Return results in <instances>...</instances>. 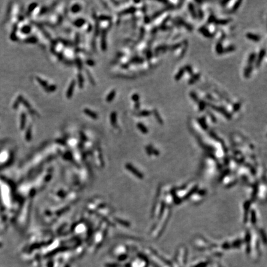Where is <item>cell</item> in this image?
Instances as JSON below:
<instances>
[{
  "label": "cell",
  "mask_w": 267,
  "mask_h": 267,
  "mask_svg": "<svg viewBox=\"0 0 267 267\" xmlns=\"http://www.w3.org/2000/svg\"><path fill=\"white\" fill-rule=\"evenodd\" d=\"M207 105H208L210 107H211L215 111L221 113L222 115H224L226 118H227V120H231V118H232L231 114L226 110L225 108H224L223 106H217L215 105H213V104H210V103H207Z\"/></svg>",
  "instance_id": "1"
},
{
  "label": "cell",
  "mask_w": 267,
  "mask_h": 267,
  "mask_svg": "<svg viewBox=\"0 0 267 267\" xmlns=\"http://www.w3.org/2000/svg\"><path fill=\"white\" fill-rule=\"evenodd\" d=\"M265 54H266V51L265 49H262V50L260 51L259 55H258V56H257V58H256V62H255L256 68H259V67L260 66L261 63H262V61H263V58L265 57Z\"/></svg>",
  "instance_id": "2"
},
{
  "label": "cell",
  "mask_w": 267,
  "mask_h": 267,
  "mask_svg": "<svg viewBox=\"0 0 267 267\" xmlns=\"http://www.w3.org/2000/svg\"><path fill=\"white\" fill-rule=\"evenodd\" d=\"M76 80H73L71 82V84H70L69 86L68 87V89L66 92V96L68 98H71V97L72 96V95H73L74 90L75 86H76Z\"/></svg>",
  "instance_id": "3"
},
{
  "label": "cell",
  "mask_w": 267,
  "mask_h": 267,
  "mask_svg": "<svg viewBox=\"0 0 267 267\" xmlns=\"http://www.w3.org/2000/svg\"><path fill=\"white\" fill-rule=\"evenodd\" d=\"M199 32H200V33L205 37H207V38H211V37H213V34H212V33H211L204 26L201 27L200 28H199Z\"/></svg>",
  "instance_id": "4"
},
{
  "label": "cell",
  "mask_w": 267,
  "mask_h": 267,
  "mask_svg": "<svg viewBox=\"0 0 267 267\" xmlns=\"http://www.w3.org/2000/svg\"><path fill=\"white\" fill-rule=\"evenodd\" d=\"M246 37L248 39H249V40L255 42H259L261 39V37L259 35H257V34H255V33H251V32L246 33Z\"/></svg>",
  "instance_id": "5"
},
{
  "label": "cell",
  "mask_w": 267,
  "mask_h": 267,
  "mask_svg": "<svg viewBox=\"0 0 267 267\" xmlns=\"http://www.w3.org/2000/svg\"><path fill=\"white\" fill-rule=\"evenodd\" d=\"M188 8H189V12H190V13H191V16H192L193 18H197V12L195 11V9L194 4L192 3H189V4H188Z\"/></svg>",
  "instance_id": "6"
},
{
  "label": "cell",
  "mask_w": 267,
  "mask_h": 267,
  "mask_svg": "<svg viewBox=\"0 0 267 267\" xmlns=\"http://www.w3.org/2000/svg\"><path fill=\"white\" fill-rule=\"evenodd\" d=\"M84 112L85 115L88 116L89 117H90V118H93V120H96V119H97V118H98V116H97L96 113H95V112H93V111L89 110L88 108H85V109H84Z\"/></svg>",
  "instance_id": "7"
},
{
  "label": "cell",
  "mask_w": 267,
  "mask_h": 267,
  "mask_svg": "<svg viewBox=\"0 0 267 267\" xmlns=\"http://www.w3.org/2000/svg\"><path fill=\"white\" fill-rule=\"evenodd\" d=\"M137 11V8L135 7L131 6L130 8L126 9L123 11H121L120 12L121 15H124V14H134L135 12Z\"/></svg>",
  "instance_id": "8"
},
{
  "label": "cell",
  "mask_w": 267,
  "mask_h": 267,
  "mask_svg": "<svg viewBox=\"0 0 267 267\" xmlns=\"http://www.w3.org/2000/svg\"><path fill=\"white\" fill-rule=\"evenodd\" d=\"M253 71V66L252 65H248L244 69V75L246 78H249L251 73Z\"/></svg>",
  "instance_id": "9"
},
{
  "label": "cell",
  "mask_w": 267,
  "mask_h": 267,
  "mask_svg": "<svg viewBox=\"0 0 267 267\" xmlns=\"http://www.w3.org/2000/svg\"><path fill=\"white\" fill-rule=\"evenodd\" d=\"M231 21V19H216L214 23L216 25H226L227 24L229 23Z\"/></svg>",
  "instance_id": "10"
},
{
  "label": "cell",
  "mask_w": 267,
  "mask_h": 267,
  "mask_svg": "<svg viewBox=\"0 0 267 267\" xmlns=\"http://www.w3.org/2000/svg\"><path fill=\"white\" fill-rule=\"evenodd\" d=\"M197 121L199 123V124L200 125L201 127H202L203 129L204 130L207 129V125L206 124L205 116H202V118H198Z\"/></svg>",
  "instance_id": "11"
},
{
  "label": "cell",
  "mask_w": 267,
  "mask_h": 267,
  "mask_svg": "<svg viewBox=\"0 0 267 267\" xmlns=\"http://www.w3.org/2000/svg\"><path fill=\"white\" fill-rule=\"evenodd\" d=\"M101 48L103 51H105L106 49V31L104 30L102 32V37H101Z\"/></svg>",
  "instance_id": "12"
},
{
  "label": "cell",
  "mask_w": 267,
  "mask_h": 267,
  "mask_svg": "<svg viewBox=\"0 0 267 267\" xmlns=\"http://www.w3.org/2000/svg\"><path fill=\"white\" fill-rule=\"evenodd\" d=\"M216 52L218 55H221L223 53H224V48L223 47L222 43L221 42V41L218 42L216 45Z\"/></svg>",
  "instance_id": "13"
},
{
  "label": "cell",
  "mask_w": 267,
  "mask_h": 267,
  "mask_svg": "<svg viewBox=\"0 0 267 267\" xmlns=\"http://www.w3.org/2000/svg\"><path fill=\"white\" fill-rule=\"evenodd\" d=\"M184 72H185V70H184V68H181L179 70V71L177 72V74H176L175 77H174V79H175L176 81H179V80L182 78V77L184 76Z\"/></svg>",
  "instance_id": "14"
},
{
  "label": "cell",
  "mask_w": 267,
  "mask_h": 267,
  "mask_svg": "<svg viewBox=\"0 0 267 267\" xmlns=\"http://www.w3.org/2000/svg\"><path fill=\"white\" fill-rule=\"evenodd\" d=\"M200 73L194 74L193 76H192V77H191L190 80H189V82H188V83H189L190 85L195 83V82L200 78Z\"/></svg>",
  "instance_id": "15"
},
{
  "label": "cell",
  "mask_w": 267,
  "mask_h": 267,
  "mask_svg": "<svg viewBox=\"0 0 267 267\" xmlns=\"http://www.w3.org/2000/svg\"><path fill=\"white\" fill-rule=\"evenodd\" d=\"M256 58H257V55L255 53H251V55H249V58H248V65H252V64L256 60Z\"/></svg>",
  "instance_id": "16"
},
{
  "label": "cell",
  "mask_w": 267,
  "mask_h": 267,
  "mask_svg": "<svg viewBox=\"0 0 267 267\" xmlns=\"http://www.w3.org/2000/svg\"><path fill=\"white\" fill-rule=\"evenodd\" d=\"M242 3V1H236V3H235V4H234V5L232 6V8H231V9L230 10V11H229V12H231V13H233V12H235L236 11L239 9V8L240 7V6H241V3Z\"/></svg>",
  "instance_id": "17"
},
{
  "label": "cell",
  "mask_w": 267,
  "mask_h": 267,
  "mask_svg": "<svg viewBox=\"0 0 267 267\" xmlns=\"http://www.w3.org/2000/svg\"><path fill=\"white\" fill-rule=\"evenodd\" d=\"M168 48H169V47L167 46V45H159V46H158V47H157L156 48H155V52L156 53H158V52H161H161H165V51H166V50H168Z\"/></svg>",
  "instance_id": "18"
},
{
  "label": "cell",
  "mask_w": 267,
  "mask_h": 267,
  "mask_svg": "<svg viewBox=\"0 0 267 267\" xmlns=\"http://www.w3.org/2000/svg\"><path fill=\"white\" fill-rule=\"evenodd\" d=\"M85 22H86V21H85V20L84 19H77V20L74 22V24L75 26L77 27H80L82 26L84 24H85Z\"/></svg>",
  "instance_id": "19"
},
{
  "label": "cell",
  "mask_w": 267,
  "mask_h": 267,
  "mask_svg": "<svg viewBox=\"0 0 267 267\" xmlns=\"http://www.w3.org/2000/svg\"><path fill=\"white\" fill-rule=\"evenodd\" d=\"M168 10V9L167 7H166L164 9H161V10L160 11H158L155 12L153 14L152 17H151V19H156L158 17H159V16H161V14H162L163 12H164L165 11H167Z\"/></svg>",
  "instance_id": "20"
},
{
  "label": "cell",
  "mask_w": 267,
  "mask_h": 267,
  "mask_svg": "<svg viewBox=\"0 0 267 267\" xmlns=\"http://www.w3.org/2000/svg\"><path fill=\"white\" fill-rule=\"evenodd\" d=\"M115 96H116V91H115V90H112V91L108 94V96H106V101H108V102H111V101L114 99Z\"/></svg>",
  "instance_id": "21"
},
{
  "label": "cell",
  "mask_w": 267,
  "mask_h": 267,
  "mask_svg": "<svg viewBox=\"0 0 267 267\" xmlns=\"http://www.w3.org/2000/svg\"><path fill=\"white\" fill-rule=\"evenodd\" d=\"M143 61H144V60L140 57H134L132 59H131L130 61L131 63H135V64H142L143 63Z\"/></svg>",
  "instance_id": "22"
},
{
  "label": "cell",
  "mask_w": 267,
  "mask_h": 267,
  "mask_svg": "<svg viewBox=\"0 0 267 267\" xmlns=\"http://www.w3.org/2000/svg\"><path fill=\"white\" fill-rule=\"evenodd\" d=\"M153 114H154V116H155V118H156V120H157L158 122H159L161 124H163V121L162 119H161V116H160V115H159V112L157 111V110H156V109H154L153 110Z\"/></svg>",
  "instance_id": "23"
},
{
  "label": "cell",
  "mask_w": 267,
  "mask_h": 267,
  "mask_svg": "<svg viewBox=\"0 0 267 267\" xmlns=\"http://www.w3.org/2000/svg\"><path fill=\"white\" fill-rule=\"evenodd\" d=\"M199 111H203L205 109V107L207 106V103L204 100H199Z\"/></svg>",
  "instance_id": "24"
},
{
  "label": "cell",
  "mask_w": 267,
  "mask_h": 267,
  "mask_svg": "<svg viewBox=\"0 0 267 267\" xmlns=\"http://www.w3.org/2000/svg\"><path fill=\"white\" fill-rule=\"evenodd\" d=\"M80 9H81V6L79 4H75L71 8V11L73 13L78 12H79L80 11Z\"/></svg>",
  "instance_id": "25"
},
{
  "label": "cell",
  "mask_w": 267,
  "mask_h": 267,
  "mask_svg": "<svg viewBox=\"0 0 267 267\" xmlns=\"http://www.w3.org/2000/svg\"><path fill=\"white\" fill-rule=\"evenodd\" d=\"M21 32L24 34H28L31 32V27L29 25H25L21 28Z\"/></svg>",
  "instance_id": "26"
},
{
  "label": "cell",
  "mask_w": 267,
  "mask_h": 267,
  "mask_svg": "<svg viewBox=\"0 0 267 267\" xmlns=\"http://www.w3.org/2000/svg\"><path fill=\"white\" fill-rule=\"evenodd\" d=\"M36 79H37V82H38V83L40 84V85L43 87L46 88L47 87H48V83H47L46 81L43 80H42V79L40 78V77H36Z\"/></svg>",
  "instance_id": "27"
},
{
  "label": "cell",
  "mask_w": 267,
  "mask_h": 267,
  "mask_svg": "<svg viewBox=\"0 0 267 267\" xmlns=\"http://www.w3.org/2000/svg\"><path fill=\"white\" fill-rule=\"evenodd\" d=\"M137 127H138V128H139V129L140 130V131H141V132H142L143 133H145H145H147L148 132V130H147V128L144 126V125L142 123H138Z\"/></svg>",
  "instance_id": "28"
},
{
  "label": "cell",
  "mask_w": 267,
  "mask_h": 267,
  "mask_svg": "<svg viewBox=\"0 0 267 267\" xmlns=\"http://www.w3.org/2000/svg\"><path fill=\"white\" fill-rule=\"evenodd\" d=\"M16 32H17V25H15V27H14L13 30L12 32L11 35V39L13 41H16L17 40V37H16Z\"/></svg>",
  "instance_id": "29"
},
{
  "label": "cell",
  "mask_w": 267,
  "mask_h": 267,
  "mask_svg": "<svg viewBox=\"0 0 267 267\" xmlns=\"http://www.w3.org/2000/svg\"><path fill=\"white\" fill-rule=\"evenodd\" d=\"M184 69L185 70V71L187 72L191 76L194 75V71H193L192 68L191 67V66H190V65H186V66H185L184 67Z\"/></svg>",
  "instance_id": "30"
},
{
  "label": "cell",
  "mask_w": 267,
  "mask_h": 267,
  "mask_svg": "<svg viewBox=\"0 0 267 267\" xmlns=\"http://www.w3.org/2000/svg\"><path fill=\"white\" fill-rule=\"evenodd\" d=\"M98 19L101 21H110L111 20V17L106 15H101L100 16Z\"/></svg>",
  "instance_id": "31"
},
{
  "label": "cell",
  "mask_w": 267,
  "mask_h": 267,
  "mask_svg": "<svg viewBox=\"0 0 267 267\" xmlns=\"http://www.w3.org/2000/svg\"><path fill=\"white\" fill-rule=\"evenodd\" d=\"M25 42L28 43H35L37 42V38L34 37H28L25 39Z\"/></svg>",
  "instance_id": "32"
},
{
  "label": "cell",
  "mask_w": 267,
  "mask_h": 267,
  "mask_svg": "<svg viewBox=\"0 0 267 267\" xmlns=\"http://www.w3.org/2000/svg\"><path fill=\"white\" fill-rule=\"evenodd\" d=\"M111 118V123L113 125H115L116 124V112H113L111 114L110 116Z\"/></svg>",
  "instance_id": "33"
},
{
  "label": "cell",
  "mask_w": 267,
  "mask_h": 267,
  "mask_svg": "<svg viewBox=\"0 0 267 267\" xmlns=\"http://www.w3.org/2000/svg\"><path fill=\"white\" fill-rule=\"evenodd\" d=\"M190 96L191 97V98L194 100L195 102H199V97H198L197 95L196 94L195 92H191V93H190Z\"/></svg>",
  "instance_id": "34"
},
{
  "label": "cell",
  "mask_w": 267,
  "mask_h": 267,
  "mask_svg": "<svg viewBox=\"0 0 267 267\" xmlns=\"http://www.w3.org/2000/svg\"><path fill=\"white\" fill-rule=\"evenodd\" d=\"M21 128L22 129V128L24 127V126L25 125V123H26V115H25V113H22L21 115Z\"/></svg>",
  "instance_id": "35"
},
{
  "label": "cell",
  "mask_w": 267,
  "mask_h": 267,
  "mask_svg": "<svg viewBox=\"0 0 267 267\" xmlns=\"http://www.w3.org/2000/svg\"><path fill=\"white\" fill-rule=\"evenodd\" d=\"M197 16L199 18V19H202L204 17V12L202 10V9L200 8H199L197 10Z\"/></svg>",
  "instance_id": "36"
},
{
  "label": "cell",
  "mask_w": 267,
  "mask_h": 267,
  "mask_svg": "<svg viewBox=\"0 0 267 267\" xmlns=\"http://www.w3.org/2000/svg\"><path fill=\"white\" fill-rule=\"evenodd\" d=\"M151 112L149 111H147V110H143V111H140V113H138V116H150V115H151Z\"/></svg>",
  "instance_id": "37"
},
{
  "label": "cell",
  "mask_w": 267,
  "mask_h": 267,
  "mask_svg": "<svg viewBox=\"0 0 267 267\" xmlns=\"http://www.w3.org/2000/svg\"><path fill=\"white\" fill-rule=\"evenodd\" d=\"M241 103H239V102H237V103H236L235 104H234V105H233V109H232L233 112L235 113V112H237V111H239L240 108H241Z\"/></svg>",
  "instance_id": "38"
},
{
  "label": "cell",
  "mask_w": 267,
  "mask_h": 267,
  "mask_svg": "<svg viewBox=\"0 0 267 267\" xmlns=\"http://www.w3.org/2000/svg\"><path fill=\"white\" fill-rule=\"evenodd\" d=\"M78 80H79V85L80 86V87L82 88V87H83V84H84V80L83 76H82L80 74L78 75Z\"/></svg>",
  "instance_id": "39"
},
{
  "label": "cell",
  "mask_w": 267,
  "mask_h": 267,
  "mask_svg": "<svg viewBox=\"0 0 267 267\" xmlns=\"http://www.w3.org/2000/svg\"><path fill=\"white\" fill-rule=\"evenodd\" d=\"M37 6V4L36 3H32L29 6V7H28V14L31 13L33 11V9H34Z\"/></svg>",
  "instance_id": "40"
},
{
  "label": "cell",
  "mask_w": 267,
  "mask_h": 267,
  "mask_svg": "<svg viewBox=\"0 0 267 267\" xmlns=\"http://www.w3.org/2000/svg\"><path fill=\"white\" fill-rule=\"evenodd\" d=\"M235 50V47L234 45H230L226 48L224 49V53H229Z\"/></svg>",
  "instance_id": "41"
},
{
  "label": "cell",
  "mask_w": 267,
  "mask_h": 267,
  "mask_svg": "<svg viewBox=\"0 0 267 267\" xmlns=\"http://www.w3.org/2000/svg\"><path fill=\"white\" fill-rule=\"evenodd\" d=\"M216 20V17L213 14H211V15L209 16V17H208V19L207 23L208 24L214 23Z\"/></svg>",
  "instance_id": "42"
},
{
  "label": "cell",
  "mask_w": 267,
  "mask_h": 267,
  "mask_svg": "<svg viewBox=\"0 0 267 267\" xmlns=\"http://www.w3.org/2000/svg\"><path fill=\"white\" fill-rule=\"evenodd\" d=\"M182 46V43H176V44H175V45H173V46H171V47H169V49H170V50H176V49H178V48H180V47Z\"/></svg>",
  "instance_id": "43"
},
{
  "label": "cell",
  "mask_w": 267,
  "mask_h": 267,
  "mask_svg": "<svg viewBox=\"0 0 267 267\" xmlns=\"http://www.w3.org/2000/svg\"><path fill=\"white\" fill-rule=\"evenodd\" d=\"M139 98H140L139 95L138 94H137V93H135V94L132 95V100L134 101H135V103L139 102Z\"/></svg>",
  "instance_id": "44"
},
{
  "label": "cell",
  "mask_w": 267,
  "mask_h": 267,
  "mask_svg": "<svg viewBox=\"0 0 267 267\" xmlns=\"http://www.w3.org/2000/svg\"><path fill=\"white\" fill-rule=\"evenodd\" d=\"M56 88V87L55 86V85H50L49 87H47V88H46V90L48 92H52L55 91Z\"/></svg>",
  "instance_id": "45"
},
{
  "label": "cell",
  "mask_w": 267,
  "mask_h": 267,
  "mask_svg": "<svg viewBox=\"0 0 267 267\" xmlns=\"http://www.w3.org/2000/svg\"><path fill=\"white\" fill-rule=\"evenodd\" d=\"M21 102H22V103H24V106H25L27 108H28V110H31V106H30V105L28 103V101H27V100L24 99V98H22V99Z\"/></svg>",
  "instance_id": "46"
},
{
  "label": "cell",
  "mask_w": 267,
  "mask_h": 267,
  "mask_svg": "<svg viewBox=\"0 0 267 267\" xmlns=\"http://www.w3.org/2000/svg\"><path fill=\"white\" fill-rule=\"evenodd\" d=\"M207 113L208 114L210 117L211 121H212L213 122H216V117L214 116V115H213V113H211V112H210V111H207Z\"/></svg>",
  "instance_id": "47"
},
{
  "label": "cell",
  "mask_w": 267,
  "mask_h": 267,
  "mask_svg": "<svg viewBox=\"0 0 267 267\" xmlns=\"http://www.w3.org/2000/svg\"><path fill=\"white\" fill-rule=\"evenodd\" d=\"M146 56H147V59H150V58H151V57L153 56V53L152 52L150 51V50H148L147 52L146 53Z\"/></svg>",
  "instance_id": "48"
},
{
  "label": "cell",
  "mask_w": 267,
  "mask_h": 267,
  "mask_svg": "<svg viewBox=\"0 0 267 267\" xmlns=\"http://www.w3.org/2000/svg\"><path fill=\"white\" fill-rule=\"evenodd\" d=\"M87 76H88V78L90 79V82H91V83L93 85V84H95V82H94V81H93V79H92V77L91 75H90V72H87Z\"/></svg>",
  "instance_id": "49"
},
{
  "label": "cell",
  "mask_w": 267,
  "mask_h": 267,
  "mask_svg": "<svg viewBox=\"0 0 267 267\" xmlns=\"http://www.w3.org/2000/svg\"><path fill=\"white\" fill-rule=\"evenodd\" d=\"M76 61H77V66H78V67L79 68V69H81L82 68V64H81V62H80V59H79H79H77Z\"/></svg>",
  "instance_id": "50"
},
{
  "label": "cell",
  "mask_w": 267,
  "mask_h": 267,
  "mask_svg": "<svg viewBox=\"0 0 267 267\" xmlns=\"http://www.w3.org/2000/svg\"><path fill=\"white\" fill-rule=\"evenodd\" d=\"M228 3H229V1H221V6H223V7L226 6V4H227Z\"/></svg>",
  "instance_id": "51"
},
{
  "label": "cell",
  "mask_w": 267,
  "mask_h": 267,
  "mask_svg": "<svg viewBox=\"0 0 267 267\" xmlns=\"http://www.w3.org/2000/svg\"><path fill=\"white\" fill-rule=\"evenodd\" d=\"M206 97L208 98V99L209 100H215V98L213 97L211 95H209V94H207V95H206Z\"/></svg>",
  "instance_id": "52"
},
{
  "label": "cell",
  "mask_w": 267,
  "mask_h": 267,
  "mask_svg": "<svg viewBox=\"0 0 267 267\" xmlns=\"http://www.w3.org/2000/svg\"><path fill=\"white\" fill-rule=\"evenodd\" d=\"M87 64L89 65V66H93V65L94 64V62H93V61H92V60H89V61H88L87 62Z\"/></svg>",
  "instance_id": "53"
},
{
  "label": "cell",
  "mask_w": 267,
  "mask_h": 267,
  "mask_svg": "<svg viewBox=\"0 0 267 267\" xmlns=\"http://www.w3.org/2000/svg\"><path fill=\"white\" fill-rule=\"evenodd\" d=\"M145 23H149L150 22V19L148 16H145Z\"/></svg>",
  "instance_id": "54"
},
{
  "label": "cell",
  "mask_w": 267,
  "mask_h": 267,
  "mask_svg": "<svg viewBox=\"0 0 267 267\" xmlns=\"http://www.w3.org/2000/svg\"><path fill=\"white\" fill-rule=\"evenodd\" d=\"M135 108L136 110H139V108H140V103H139V102H137V103H136V104L135 105Z\"/></svg>",
  "instance_id": "55"
},
{
  "label": "cell",
  "mask_w": 267,
  "mask_h": 267,
  "mask_svg": "<svg viewBox=\"0 0 267 267\" xmlns=\"http://www.w3.org/2000/svg\"><path fill=\"white\" fill-rule=\"evenodd\" d=\"M157 30H158V28H156V27H155L154 28H153V29H152V30H151V32H152V33H153H153H155V32H156Z\"/></svg>",
  "instance_id": "56"
}]
</instances>
